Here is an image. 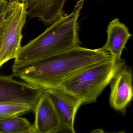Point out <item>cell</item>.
<instances>
[{"label": "cell", "instance_id": "cell-1", "mask_svg": "<svg viewBox=\"0 0 133 133\" xmlns=\"http://www.w3.org/2000/svg\"><path fill=\"white\" fill-rule=\"evenodd\" d=\"M112 57L100 48L80 46L28 64L12 67V71L14 76L44 91L57 88L81 71Z\"/></svg>", "mask_w": 133, "mask_h": 133}, {"label": "cell", "instance_id": "cell-2", "mask_svg": "<svg viewBox=\"0 0 133 133\" xmlns=\"http://www.w3.org/2000/svg\"><path fill=\"white\" fill-rule=\"evenodd\" d=\"M84 0H79L69 15L64 14L42 33L22 46L13 67L28 64L80 46L78 19Z\"/></svg>", "mask_w": 133, "mask_h": 133}, {"label": "cell", "instance_id": "cell-3", "mask_svg": "<svg viewBox=\"0 0 133 133\" xmlns=\"http://www.w3.org/2000/svg\"><path fill=\"white\" fill-rule=\"evenodd\" d=\"M126 64L123 59L112 57L88 67L61 84L60 89L78 98L82 104L95 102Z\"/></svg>", "mask_w": 133, "mask_h": 133}, {"label": "cell", "instance_id": "cell-4", "mask_svg": "<svg viewBox=\"0 0 133 133\" xmlns=\"http://www.w3.org/2000/svg\"><path fill=\"white\" fill-rule=\"evenodd\" d=\"M27 18L20 0H9L3 9L0 25V66L17 56L21 48L22 31Z\"/></svg>", "mask_w": 133, "mask_h": 133}, {"label": "cell", "instance_id": "cell-5", "mask_svg": "<svg viewBox=\"0 0 133 133\" xmlns=\"http://www.w3.org/2000/svg\"><path fill=\"white\" fill-rule=\"evenodd\" d=\"M13 77L0 76V103H27L35 109L43 91L17 81Z\"/></svg>", "mask_w": 133, "mask_h": 133}, {"label": "cell", "instance_id": "cell-6", "mask_svg": "<svg viewBox=\"0 0 133 133\" xmlns=\"http://www.w3.org/2000/svg\"><path fill=\"white\" fill-rule=\"evenodd\" d=\"M133 74L131 68L125 64L110 82L109 103L113 108L125 114L133 99Z\"/></svg>", "mask_w": 133, "mask_h": 133}, {"label": "cell", "instance_id": "cell-7", "mask_svg": "<svg viewBox=\"0 0 133 133\" xmlns=\"http://www.w3.org/2000/svg\"><path fill=\"white\" fill-rule=\"evenodd\" d=\"M43 91L52 102L60 123L74 128L75 116L82 104L81 101L74 95L60 89H50Z\"/></svg>", "mask_w": 133, "mask_h": 133}, {"label": "cell", "instance_id": "cell-8", "mask_svg": "<svg viewBox=\"0 0 133 133\" xmlns=\"http://www.w3.org/2000/svg\"><path fill=\"white\" fill-rule=\"evenodd\" d=\"M35 133H54L59 125V119L50 99L43 91L34 110Z\"/></svg>", "mask_w": 133, "mask_h": 133}, {"label": "cell", "instance_id": "cell-9", "mask_svg": "<svg viewBox=\"0 0 133 133\" xmlns=\"http://www.w3.org/2000/svg\"><path fill=\"white\" fill-rule=\"evenodd\" d=\"M106 32V42L100 49L109 53L112 57L121 59L123 50L131 36L128 28L116 18L109 23Z\"/></svg>", "mask_w": 133, "mask_h": 133}, {"label": "cell", "instance_id": "cell-10", "mask_svg": "<svg viewBox=\"0 0 133 133\" xmlns=\"http://www.w3.org/2000/svg\"><path fill=\"white\" fill-rule=\"evenodd\" d=\"M35 133L33 124L26 118L14 117L0 119V133Z\"/></svg>", "mask_w": 133, "mask_h": 133}, {"label": "cell", "instance_id": "cell-11", "mask_svg": "<svg viewBox=\"0 0 133 133\" xmlns=\"http://www.w3.org/2000/svg\"><path fill=\"white\" fill-rule=\"evenodd\" d=\"M35 109L27 103H0V119L20 116Z\"/></svg>", "mask_w": 133, "mask_h": 133}, {"label": "cell", "instance_id": "cell-12", "mask_svg": "<svg viewBox=\"0 0 133 133\" xmlns=\"http://www.w3.org/2000/svg\"><path fill=\"white\" fill-rule=\"evenodd\" d=\"M28 7H45L52 5L62 3L65 0H20Z\"/></svg>", "mask_w": 133, "mask_h": 133}, {"label": "cell", "instance_id": "cell-13", "mask_svg": "<svg viewBox=\"0 0 133 133\" xmlns=\"http://www.w3.org/2000/svg\"><path fill=\"white\" fill-rule=\"evenodd\" d=\"M6 0H0V8H3L6 3Z\"/></svg>", "mask_w": 133, "mask_h": 133}, {"label": "cell", "instance_id": "cell-14", "mask_svg": "<svg viewBox=\"0 0 133 133\" xmlns=\"http://www.w3.org/2000/svg\"><path fill=\"white\" fill-rule=\"evenodd\" d=\"M3 10H2L1 12L0 13V25H1V19H2V14H3ZM1 67L0 66V68H1Z\"/></svg>", "mask_w": 133, "mask_h": 133}, {"label": "cell", "instance_id": "cell-15", "mask_svg": "<svg viewBox=\"0 0 133 133\" xmlns=\"http://www.w3.org/2000/svg\"><path fill=\"white\" fill-rule=\"evenodd\" d=\"M3 8H0V13H1V11H2V10H3Z\"/></svg>", "mask_w": 133, "mask_h": 133}, {"label": "cell", "instance_id": "cell-16", "mask_svg": "<svg viewBox=\"0 0 133 133\" xmlns=\"http://www.w3.org/2000/svg\"><path fill=\"white\" fill-rule=\"evenodd\" d=\"M65 1H66H66H67V0H65Z\"/></svg>", "mask_w": 133, "mask_h": 133}]
</instances>
